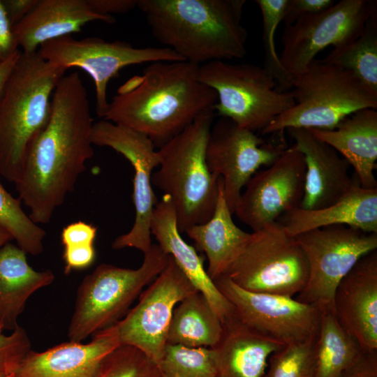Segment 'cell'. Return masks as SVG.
<instances>
[{"mask_svg":"<svg viewBox=\"0 0 377 377\" xmlns=\"http://www.w3.org/2000/svg\"><path fill=\"white\" fill-rule=\"evenodd\" d=\"M94 122L85 86L76 71L58 82L47 124L33 142L19 179V199L36 223L50 221L94 155Z\"/></svg>","mask_w":377,"mask_h":377,"instance_id":"obj_1","label":"cell"},{"mask_svg":"<svg viewBox=\"0 0 377 377\" xmlns=\"http://www.w3.org/2000/svg\"><path fill=\"white\" fill-rule=\"evenodd\" d=\"M199 67L186 61L149 63L119 88L103 119L141 133L161 148L214 110L216 93L200 80Z\"/></svg>","mask_w":377,"mask_h":377,"instance_id":"obj_2","label":"cell"},{"mask_svg":"<svg viewBox=\"0 0 377 377\" xmlns=\"http://www.w3.org/2000/svg\"><path fill=\"white\" fill-rule=\"evenodd\" d=\"M245 0H137L154 38L184 61L201 66L246 54Z\"/></svg>","mask_w":377,"mask_h":377,"instance_id":"obj_3","label":"cell"},{"mask_svg":"<svg viewBox=\"0 0 377 377\" xmlns=\"http://www.w3.org/2000/svg\"><path fill=\"white\" fill-rule=\"evenodd\" d=\"M65 70L37 52L20 57L0 98V177L15 184L33 142L47 124Z\"/></svg>","mask_w":377,"mask_h":377,"instance_id":"obj_4","label":"cell"},{"mask_svg":"<svg viewBox=\"0 0 377 377\" xmlns=\"http://www.w3.org/2000/svg\"><path fill=\"white\" fill-rule=\"evenodd\" d=\"M214 117V110L202 113L157 150L159 168L151 183L172 202L180 233L209 221L216 205L220 177L210 172L205 158Z\"/></svg>","mask_w":377,"mask_h":377,"instance_id":"obj_5","label":"cell"},{"mask_svg":"<svg viewBox=\"0 0 377 377\" xmlns=\"http://www.w3.org/2000/svg\"><path fill=\"white\" fill-rule=\"evenodd\" d=\"M291 89L294 105L274 119L263 135L288 128L331 130L357 111L377 109V95L349 71L323 59H314L294 77Z\"/></svg>","mask_w":377,"mask_h":377,"instance_id":"obj_6","label":"cell"},{"mask_svg":"<svg viewBox=\"0 0 377 377\" xmlns=\"http://www.w3.org/2000/svg\"><path fill=\"white\" fill-rule=\"evenodd\" d=\"M169 255L158 244L144 253L138 269L103 263L80 284L68 329L70 341L82 342L120 320L129 306L165 267Z\"/></svg>","mask_w":377,"mask_h":377,"instance_id":"obj_7","label":"cell"},{"mask_svg":"<svg viewBox=\"0 0 377 377\" xmlns=\"http://www.w3.org/2000/svg\"><path fill=\"white\" fill-rule=\"evenodd\" d=\"M199 79L216 93L214 110L219 116L254 133L295 104L291 91H280L271 74L259 66L210 61L200 66Z\"/></svg>","mask_w":377,"mask_h":377,"instance_id":"obj_8","label":"cell"},{"mask_svg":"<svg viewBox=\"0 0 377 377\" xmlns=\"http://www.w3.org/2000/svg\"><path fill=\"white\" fill-rule=\"evenodd\" d=\"M225 276L248 291L294 297L306 284L309 265L296 237L275 221L251 233Z\"/></svg>","mask_w":377,"mask_h":377,"instance_id":"obj_9","label":"cell"},{"mask_svg":"<svg viewBox=\"0 0 377 377\" xmlns=\"http://www.w3.org/2000/svg\"><path fill=\"white\" fill-rule=\"evenodd\" d=\"M295 237L309 265L306 284L295 299L315 305L322 311L334 312L338 284L361 258L377 250V233L337 225L304 232Z\"/></svg>","mask_w":377,"mask_h":377,"instance_id":"obj_10","label":"cell"},{"mask_svg":"<svg viewBox=\"0 0 377 377\" xmlns=\"http://www.w3.org/2000/svg\"><path fill=\"white\" fill-rule=\"evenodd\" d=\"M37 53L65 71L77 67L89 75L95 84L96 112L101 118L109 103L108 84L121 69L145 63L184 61L165 47H136L125 41H107L97 37L78 40L63 36L43 44Z\"/></svg>","mask_w":377,"mask_h":377,"instance_id":"obj_11","label":"cell"},{"mask_svg":"<svg viewBox=\"0 0 377 377\" xmlns=\"http://www.w3.org/2000/svg\"><path fill=\"white\" fill-rule=\"evenodd\" d=\"M376 6V1L341 0L323 12L285 26L279 57L285 71L293 80L325 48H337L356 39Z\"/></svg>","mask_w":377,"mask_h":377,"instance_id":"obj_12","label":"cell"},{"mask_svg":"<svg viewBox=\"0 0 377 377\" xmlns=\"http://www.w3.org/2000/svg\"><path fill=\"white\" fill-rule=\"evenodd\" d=\"M197 292L169 256L164 269L140 293L138 304L113 325L120 344L137 348L158 364L167 345L175 308Z\"/></svg>","mask_w":377,"mask_h":377,"instance_id":"obj_13","label":"cell"},{"mask_svg":"<svg viewBox=\"0 0 377 377\" xmlns=\"http://www.w3.org/2000/svg\"><path fill=\"white\" fill-rule=\"evenodd\" d=\"M91 142L121 154L134 170V223L128 232L116 237L111 246L115 250L135 248L145 253L152 244L150 226L158 202L151 183L152 171L160 161L158 151L144 134L105 119L94 123Z\"/></svg>","mask_w":377,"mask_h":377,"instance_id":"obj_14","label":"cell"},{"mask_svg":"<svg viewBox=\"0 0 377 377\" xmlns=\"http://www.w3.org/2000/svg\"><path fill=\"white\" fill-rule=\"evenodd\" d=\"M213 281L232 305L234 314L260 333L285 345L317 336L323 312L318 306L291 297L246 290L225 275Z\"/></svg>","mask_w":377,"mask_h":377,"instance_id":"obj_15","label":"cell"},{"mask_svg":"<svg viewBox=\"0 0 377 377\" xmlns=\"http://www.w3.org/2000/svg\"><path fill=\"white\" fill-rule=\"evenodd\" d=\"M284 149L267 144L254 132L221 117L213 124L205 158L210 172L221 177L226 201L233 214L243 187L262 166H269Z\"/></svg>","mask_w":377,"mask_h":377,"instance_id":"obj_16","label":"cell"},{"mask_svg":"<svg viewBox=\"0 0 377 377\" xmlns=\"http://www.w3.org/2000/svg\"><path fill=\"white\" fill-rule=\"evenodd\" d=\"M304 155L293 145L266 169L256 172L241 193L234 214L253 231L300 207L304 190Z\"/></svg>","mask_w":377,"mask_h":377,"instance_id":"obj_17","label":"cell"},{"mask_svg":"<svg viewBox=\"0 0 377 377\" xmlns=\"http://www.w3.org/2000/svg\"><path fill=\"white\" fill-rule=\"evenodd\" d=\"M334 313L364 352L377 351V250L361 258L338 284Z\"/></svg>","mask_w":377,"mask_h":377,"instance_id":"obj_18","label":"cell"},{"mask_svg":"<svg viewBox=\"0 0 377 377\" xmlns=\"http://www.w3.org/2000/svg\"><path fill=\"white\" fill-rule=\"evenodd\" d=\"M294 145L302 153L306 164L304 209H319L346 195L357 183L349 174L350 164L334 148L316 138L309 129L288 128Z\"/></svg>","mask_w":377,"mask_h":377,"instance_id":"obj_19","label":"cell"},{"mask_svg":"<svg viewBox=\"0 0 377 377\" xmlns=\"http://www.w3.org/2000/svg\"><path fill=\"white\" fill-rule=\"evenodd\" d=\"M120 345L112 325L87 343L70 341L43 352L31 350L14 377H96L105 358Z\"/></svg>","mask_w":377,"mask_h":377,"instance_id":"obj_20","label":"cell"},{"mask_svg":"<svg viewBox=\"0 0 377 377\" xmlns=\"http://www.w3.org/2000/svg\"><path fill=\"white\" fill-rule=\"evenodd\" d=\"M115 22L113 16L96 13L87 0H38L31 12L13 27L22 52L32 54L44 43L81 31L86 24Z\"/></svg>","mask_w":377,"mask_h":377,"instance_id":"obj_21","label":"cell"},{"mask_svg":"<svg viewBox=\"0 0 377 377\" xmlns=\"http://www.w3.org/2000/svg\"><path fill=\"white\" fill-rule=\"evenodd\" d=\"M151 233L158 245L170 256L195 288L208 300L213 310L223 321L234 313L230 302L222 295L207 273L202 258L182 237L175 208L163 195L156 203L151 221Z\"/></svg>","mask_w":377,"mask_h":377,"instance_id":"obj_22","label":"cell"},{"mask_svg":"<svg viewBox=\"0 0 377 377\" xmlns=\"http://www.w3.org/2000/svg\"><path fill=\"white\" fill-rule=\"evenodd\" d=\"M222 323L214 353L216 377H263L271 354L285 344L252 329L234 313Z\"/></svg>","mask_w":377,"mask_h":377,"instance_id":"obj_23","label":"cell"},{"mask_svg":"<svg viewBox=\"0 0 377 377\" xmlns=\"http://www.w3.org/2000/svg\"><path fill=\"white\" fill-rule=\"evenodd\" d=\"M276 221L293 237L337 225L377 233V188H364L357 183L332 205L315 210L297 207L284 213Z\"/></svg>","mask_w":377,"mask_h":377,"instance_id":"obj_24","label":"cell"},{"mask_svg":"<svg viewBox=\"0 0 377 377\" xmlns=\"http://www.w3.org/2000/svg\"><path fill=\"white\" fill-rule=\"evenodd\" d=\"M343 156L355 170L362 188H376L377 111L366 108L343 119L331 130L309 129Z\"/></svg>","mask_w":377,"mask_h":377,"instance_id":"obj_25","label":"cell"},{"mask_svg":"<svg viewBox=\"0 0 377 377\" xmlns=\"http://www.w3.org/2000/svg\"><path fill=\"white\" fill-rule=\"evenodd\" d=\"M50 269L36 271L28 263L27 253L17 244L0 249V333L14 331L27 300L38 290L50 285Z\"/></svg>","mask_w":377,"mask_h":377,"instance_id":"obj_26","label":"cell"},{"mask_svg":"<svg viewBox=\"0 0 377 377\" xmlns=\"http://www.w3.org/2000/svg\"><path fill=\"white\" fill-rule=\"evenodd\" d=\"M232 215L220 177L218 200L212 217L184 232L194 242L198 250L205 253L208 260L206 271L212 281L226 274L251 236V233L235 223Z\"/></svg>","mask_w":377,"mask_h":377,"instance_id":"obj_27","label":"cell"},{"mask_svg":"<svg viewBox=\"0 0 377 377\" xmlns=\"http://www.w3.org/2000/svg\"><path fill=\"white\" fill-rule=\"evenodd\" d=\"M221 332V320L198 291L184 298L175 308L167 344L212 348L219 340Z\"/></svg>","mask_w":377,"mask_h":377,"instance_id":"obj_28","label":"cell"},{"mask_svg":"<svg viewBox=\"0 0 377 377\" xmlns=\"http://www.w3.org/2000/svg\"><path fill=\"white\" fill-rule=\"evenodd\" d=\"M364 353L334 312L324 310L315 343L314 377H341Z\"/></svg>","mask_w":377,"mask_h":377,"instance_id":"obj_29","label":"cell"},{"mask_svg":"<svg viewBox=\"0 0 377 377\" xmlns=\"http://www.w3.org/2000/svg\"><path fill=\"white\" fill-rule=\"evenodd\" d=\"M323 60L349 71L377 95V6L361 34L352 42L334 48Z\"/></svg>","mask_w":377,"mask_h":377,"instance_id":"obj_30","label":"cell"},{"mask_svg":"<svg viewBox=\"0 0 377 377\" xmlns=\"http://www.w3.org/2000/svg\"><path fill=\"white\" fill-rule=\"evenodd\" d=\"M21 203L0 182V226L27 254L37 256L43 251L46 232L24 212Z\"/></svg>","mask_w":377,"mask_h":377,"instance_id":"obj_31","label":"cell"},{"mask_svg":"<svg viewBox=\"0 0 377 377\" xmlns=\"http://www.w3.org/2000/svg\"><path fill=\"white\" fill-rule=\"evenodd\" d=\"M163 377H216L210 348L167 344L158 364Z\"/></svg>","mask_w":377,"mask_h":377,"instance_id":"obj_32","label":"cell"},{"mask_svg":"<svg viewBox=\"0 0 377 377\" xmlns=\"http://www.w3.org/2000/svg\"><path fill=\"white\" fill-rule=\"evenodd\" d=\"M263 18V41L265 52L263 68L274 79L280 91L292 89L293 78L281 65L275 45V34L282 22L287 0H256Z\"/></svg>","mask_w":377,"mask_h":377,"instance_id":"obj_33","label":"cell"},{"mask_svg":"<svg viewBox=\"0 0 377 377\" xmlns=\"http://www.w3.org/2000/svg\"><path fill=\"white\" fill-rule=\"evenodd\" d=\"M316 337L286 344L271 354L263 377H314Z\"/></svg>","mask_w":377,"mask_h":377,"instance_id":"obj_34","label":"cell"},{"mask_svg":"<svg viewBox=\"0 0 377 377\" xmlns=\"http://www.w3.org/2000/svg\"><path fill=\"white\" fill-rule=\"evenodd\" d=\"M96 377H163L158 364L137 348L120 345L103 360Z\"/></svg>","mask_w":377,"mask_h":377,"instance_id":"obj_35","label":"cell"},{"mask_svg":"<svg viewBox=\"0 0 377 377\" xmlns=\"http://www.w3.org/2000/svg\"><path fill=\"white\" fill-rule=\"evenodd\" d=\"M31 348V341L20 326L9 335L0 333V376L15 374Z\"/></svg>","mask_w":377,"mask_h":377,"instance_id":"obj_36","label":"cell"},{"mask_svg":"<svg viewBox=\"0 0 377 377\" xmlns=\"http://www.w3.org/2000/svg\"><path fill=\"white\" fill-rule=\"evenodd\" d=\"M334 3L332 0H287L282 22L285 26L291 24L301 17L323 12Z\"/></svg>","mask_w":377,"mask_h":377,"instance_id":"obj_37","label":"cell"},{"mask_svg":"<svg viewBox=\"0 0 377 377\" xmlns=\"http://www.w3.org/2000/svg\"><path fill=\"white\" fill-rule=\"evenodd\" d=\"M96 233V226L80 221L63 228L61 240L64 247L94 245Z\"/></svg>","mask_w":377,"mask_h":377,"instance_id":"obj_38","label":"cell"},{"mask_svg":"<svg viewBox=\"0 0 377 377\" xmlns=\"http://www.w3.org/2000/svg\"><path fill=\"white\" fill-rule=\"evenodd\" d=\"M96 251L94 245L64 247L63 258L65 263V273L72 270L84 269L94 262Z\"/></svg>","mask_w":377,"mask_h":377,"instance_id":"obj_39","label":"cell"},{"mask_svg":"<svg viewBox=\"0 0 377 377\" xmlns=\"http://www.w3.org/2000/svg\"><path fill=\"white\" fill-rule=\"evenodd\" d=\"M20 50L13 31V27L0 0V64Z\"/></svg>","mask_w":377,"mask_h":377,"instance_id":"obj_40","label":"cell"},{"mask_svg":"<svg viewBox=\"0 0 377 377\" xmlns=\"http://www.w3.org/2000/svg\"><path fill=\"white\" fill-rule=\"evenodd\" d=\"M87 2L94 12L106 16L124 13L137 7V0H87Z\"/></svg>","mask_w":377,"mask_h":377,"instance_id":"obj_41","label":"cell"},{"mask_svg":"<svg viewBox=\"0 0 377 377\" xmlns=\"http://www.w3.org/2000/svg\"><path fill=\"white\" fill-rule=\"evenodd\" d=\"M341 377H377V351L364 353Z\"/></svg>","mask_w":377,"mask_h":377,"instance_id":"obj_42","label":"cell"},{"mask_svg":"<svg viewBox=\"0 0 377 377\" xmlns=\"http://www.w3.org/2000/svg\"><path fill=\"white\" fill-rule=\"evenodd\" d=\"M12 27L23 20L36 6L38 0H1Z\"/></svg>","mask_w":377,"mask_h":377,"instance_id":"obj_43","label":"cell"},{"mask_svg":"<svg viewBox=\"0 0 377 377\" xmlns=\"http://www.w3.org/2000/svg\"><path fill=\"white\" fill-rule=\"evenodd\" d=\"M20 54L21 50L18 51L6 61L0 64V98Z\"/></svg>","mask_w":377,"mask_h":377,"instance_id":"obj_44","label":"cell"},{"mask_svg":"<svg viewBox=\"0 0 377 377\" xmlns=\"http://www.w3.org/2000/svg\"><path fill=\"white\" fill-rule=\"evenodd\" d=\"M11 235L4 228L0 226V249L6 243L13 240Z\"/></svg>","mask_w":377,"mask_h":377,"instance_id":"obj_45","label":"cell"},{"mask_svg":"<svg viewBox=\"0 0 377 377\" xmlns=\"http://www.w3.org/2000/svg\"><path fill=\"white\" fill-rule=\"evenodd\" d=\"M0 377H14V374L8 376H0Z\"/></svg>","mask_w":377,"mask_h":377,"instance_id":"obj_46","label":"cell"}]
</instances>
